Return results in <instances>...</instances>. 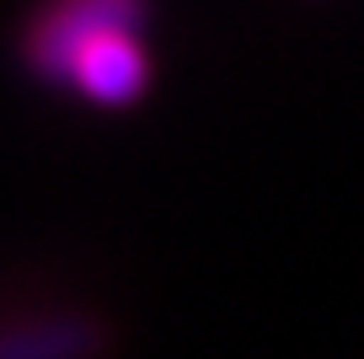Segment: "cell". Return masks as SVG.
I'll list each match as a JSON object with an SVG mask.
<instances>
[{
	"instance_id": "1",
	"label": "cell",
	"mask_w": 364,
	"mask_h": 359,
	"mask_svg": "<svg viewBox=\"0 0 364 359\" xmlns=\"http://www.w3.org/2000/svg\"><path fill=\"white\" fill-rule=\"evenodd\" d=\"M145 0H48L22 33V59L38 80H70V65L107 33H139Z\"/></svg>"
},
{
	"instance_id": "3",
	"label": "cell",
	"mask_w": 364,
	"mask_h": 359,
	"mask_svg": "<svg viewBox=\"0 0 364 359\" xmlns=\"http://www.w3.org/2000/svg\"><path fill=\"white\" fill-rule=\"evenodd\" d=\"M107 348V327L91 311H48L0 322V359H97Z\"/></svg>"
},
{
	"instance_id": "2",
	"label": "cell",
	"mask_w": 364,
	"mask_h": 359,
	"mask_svg": "<svg viewBox=\"0 0 364 359\" xmlns=\"http://www.w3.org/2000/svg\"><path fill=\"white\" fill-rule=\"evenodd\" d=\"M86 102L97 108H129L134 97H145L150 86V54L139 43V33H107L70 65V80Z\"/></svg>"
}]
</instances>
